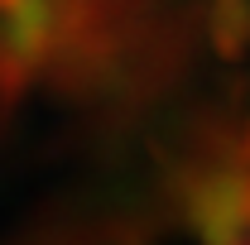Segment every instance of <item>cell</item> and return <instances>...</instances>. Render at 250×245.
<instances>
[{
	"label": "cell",
	"mask_w": 250,
	"mask_h": 245,
	"mask_svg": "<svg viewBox=\"0 0 250 245\" xmlns=\"http://www.w3.org/2000/svg\"><path fill=\"white\" fill-rule=\"evenodd\" d=\"M241 245H250V236H246V241H241Z\"/></svg>",
	"instance_id": "1"
}]
</instances>
